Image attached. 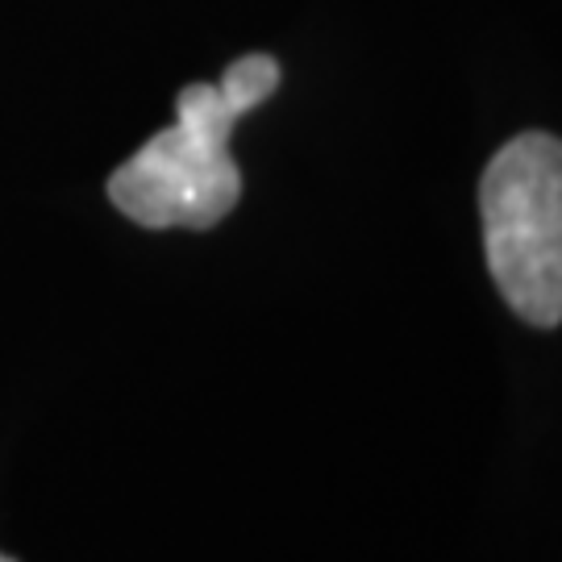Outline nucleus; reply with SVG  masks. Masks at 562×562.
I'll use <instances>...</instances> for the list:
<instances>
[{
    "instance_id": "1",
    "label": "nucleus",
    "mask_w": 562,
    "mask_h": 562,
    "mask_svg": "<svg viewBox=\"0 0 562 562\" xmlns=\"http://www.w3.org/2000/svg\"><path fill=\"white\" fill-rule=\"evenodd\" d=\"M483 250L504 304L538 329L562 322V142L521 134L480 180Z\"/></svg>"
},
{
    "instance_id": "2",
    "label": "nucleus",
    "mask_w": 562,
    "mask_h": 562,
    "mask_svg": "<svg viewBox=\"0 0 562 562\" xmlns=\"http://www.w3.org/2000/svg\"><path fill=\"white\" fill-rule=\"evenodd\" d=\"M241 113L217 83H188L176 125L159 130L109 180V196L146 229H209L238 204L241 176L229 134Z\"/></svg>"
},
{
    "instance_id": "3",
    "label": "nucleus",
    "mask_w": 562,
    "mask_h": 562,
    "mask_svg": "<svg viewBox=\"0 0 562 562\" xmlns=\"http://www.w3.org/2000/svg\"><path fill=\"white\" fill-rule=\"evenodd\" d=\"M229 104L238 109V113H250V109H259L276 88H280V63L271 59V55H246V59L229 63L225 67V76L217 80Z\"/></svg>"
},
{
    "instance_id": "4",
    "label": "nucleus",
    "mask_w": 562,
    "mask_h": 562,
    "mask_svg": "<svg viewBox=\"0 0 562 562\" xmlns=\"http://www.w3.org/2000/svg\"><path fill=\"white\" fill-rule=\"evenodd\" d=\"M0 562H13V559H9V554H0Z\"/></svg>"
}]
</instances>
